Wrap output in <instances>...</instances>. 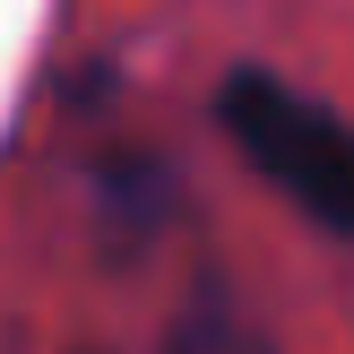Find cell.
<instances>
[{
    "label": "cell",
    "instance_id": "1",
    "mask_svg": "<svg viewBox=\"0 0 354 354\" xmlns=\"http://www.w3.org/2000/svg\"><path fill=\"white\" fill-rule=\"evenodd\" d=\"M216 121L311 225H328V234L354 242V130L328 104H311L277 69H234L216 86Z\"/></svg>",
    "mask_w": 354,
    "mask_h": 354
}]
</instances>
